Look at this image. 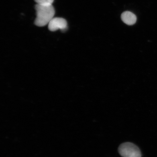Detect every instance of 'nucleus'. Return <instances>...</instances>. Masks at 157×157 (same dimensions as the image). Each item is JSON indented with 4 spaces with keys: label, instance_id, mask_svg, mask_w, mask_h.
Wrapping results in <instances>:
<instances>
[{
    "label": "nucleus",
    "instance_id": "nucleus-1",
    "mask_svg": "<svg viewBox=\"0 0 157 157\" xmlns=\"http://www.w3.org/2000/svg\"><path fill=\"white\" fill-rule=\"evenodd\" d=\"M36 17L35 21V24L38 27H44L48 25L54 18L55 14L54 8L52 5H40L35 6Z\"/></svg>",
    "mask_w": 157,
    "mask_h": 157
},
{
    "label": "nucleus",
    "instance_id": "nucleus-5",
    "mask_svg": "<svg viewBox=\"0 0 157 157\" xmlns=\"http://www.w3.org/2000/svg\"><path fill=\"white\" fill-rule=\"evenodd\" d=\"M37 4L40 5H52L54 0H34Z\"/></svg>",
    "mask_w": 157,
    "mask_h": 157
},
{
    "label": "nucleus",
    "instance_id": "nucleus-4",
    "mask_svg": "<svg viewBox=\"0 0 157 157\" xmlns=\"http://www.w3.org/2000/svg\"><path fill=\"white\" fill-rule=\"evenodd\" d=\"M121 19L124 23L129 25L135 24L137 21L136 16L129 11L123 13L121 15Z\"/></svg>",
    "mask_w": 157,
    "mask_h": 157
},
{
    "label": "nucleus",
    "instance_id": "nucleus-3",
    "mask_svg": "<svg viewBox=\"0 0 157 157\" xmlns=\"http://www.w3.org/2000/svg\"><path fill=\"white\" fill-rule=\"evenodd\" d=\"M67 28V21L62 17H54L48 24V29L51 31H55L58 29L64 31Z\"/></svg>",
    "mask_w": 157,
    "mask_h": 157
},
{
    "label": "nucleus",
    "instance_id": "nucleus-2",
    "mask_svg": "<svg viewBox=\"0 0 157 157\" xmlns=\"http://www.w3.org/2000/svg\"><path fill=\"white\" fill-rule=\"evenodd\" d=\"M118 152L122 157H142L140 149L132 143H122L119 147Z\"/></svg>",
    "mask_w": 157,
    "mask_h": 157
}]
</instances>
